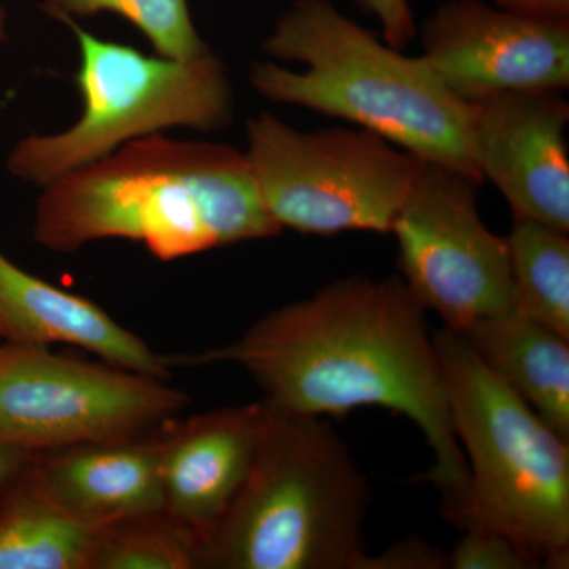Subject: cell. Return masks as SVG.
I'll use <instances>...</instances> for the list:
<instances>
[{
    "label": "cell",
    "mask_w": 569,
    "mask_h": 569,
    "mask_svg": "<svg viewBox=\"0 0 569 569\" xmlns=\"http://www.w3.org/2000/svg\"><path fill=\"white\" fill-rule=\"evenodd\" d=\"M56 20L112 13L132 22L162 58L192 61L209 52L190 18L187 0H43Z\"/></svg>",
    "instance_id": "cell-19"
},
{
    "label": "cell",
    "mask_w": 569,
    "mask_h": 569,
    "mask_svg": "<svg viewBox=\"0 0 569 569\" xmlns=\"http://www.w3.org/2000/svg\"><path fill=\"white\" fill-rule=\"evenodd\" d=\"M425 312L400 277H347L268 313L230 346L167 361L241 366L269 406L290 413L339 418L381 407L403 415L425 433L436 458L425 478L459 526L470 505V473Z\"/></svg>",
    "instance_id": "cell-1"
},
{
    "label": "cell",
    "mask_w": 569,
    "mask_h": 569,
    "mask_svg": "<svg viewBox=\"0 0 569 569\" xmlns=\"http://www.w3.org/2000/svg\"><path fill=\"white\" fill-rule=\"evenodd\" d=\"M6 342V340H3V337L2 335H0V347H2V343Z\"/></svg>",
    "instance_id": "cell-26"
},
{
    "label": "cell",
    "mask_w": 569,
    "mask_h": 569,
    "mask_svg": "<svg viewBox=\"0 0 569 569\" xmlns=\"http://www.w3.org/2000/svg\"><path fill=\"white\" fill-rule=\"evenodd\" d=\"M247 140L266 208L305 234L391 233L426 163L361 127L301 132L271 112L249 119Z\"/></svg>",
    "instance_id": "cell-7"
},
{
    "label": "cell",
    "mask_w": 569,
    "mask_h": 569,
    "mask_svg": "<svg viewBox=\"0 0 569 569\" xmlns=\"http://www.w3.org/2000/svg\"><path fill=\"white\" fill-rule=\"evenodd\" d=\"M7 40V13L6 10L0 7V41Z\"/></svg>",
    "instance_id": "cell-25"
},
{
    "label": "cell",
    "mask_w": 569,
    "mask_h": 569,
    "mask_svg": "<svg viewBox=\"0 0 569 569\" xmlns=\"http://www.w3.org/2000/svg\"><path fill=\"white\" fill-rule=\"evenodd\" d=\"M0 335L6 342L84 348L100 361L168 380L167 356L108 316L91 299L63 291L0 253Z\"/></svg>",
    "instance_id": "cell-14"
},
{
    "label": "cell",
    "mask_w": 569,
    "mask_h": 569,
    "mask_svg": "<svg viewBox=\"0 0 569 569\" xmlns=\"http://www.w3.org/2000/svg\"><path fill=\"white\" fill-rule=\"evenodd\" d=\"M463 535L448 556L452 569H530L538 565L503 533L481 523L463 527Z\"/></svg>",
    "instance_id": "cell-20"
},
{
    "label": "cell",
    "mask_w": 569,
    "mask_h": 569,
    "mask_svg": "<svg viewBox=\"0 0 569 569\" xmlns=\"http://www.w3.org/2000/svg\"><path fill=\"white\" fill-rule=\"evenodd\" d=\"M263 50L306 70L254 63L250 82L260 96L353 122L425 162L482 182L471 152L473 107L449 91L422 56L389 47L329 0H298Z\"/></svg>",
    "instance_id": "cell-3"
},
{
    "label": "cell",
    "mask_w": 569,
    "mask_h": 569,
    "mask_svg": "<svg viewBox=\"0 0 569 569\" xmlns=\"http://www.w3.org/2000/svg\"><path fill=\"white\" fill-rule=\"evenodd\" d=\"M462 336L505 385L560 436L569 438L567 339L516 309L482 318Z\"/></svg>",
    "instance_id": "cell-15"
},
{
    "label": "cell",
    "mask_w": 569,
    "mask_h": 569,
    "mask_svg": "<svg viewBox=\"0 0 569 569\" xmlns=\"http://www.w3.org/2000/svg\"><path fill=\"white\" fill-rule=\"evenodd\" d=\"M160 430L127 440L37 451L32 459L44 486L69 515L92 529H103L164 509Z\"/></svg>",
    "instance_id": "cell-13"
},
{
    "label": "cell",
    "mask_w": 569,
    "mask_h": 569,
    "mask_svg": "<svg viewBox=\"0 0 569 569\" xmlns=\"http://www.w3.org/2000/svg\"><path fill=\"white\" fill-rule=\"evenodd\" d=\"M280 231L246 153L156 133L44 186L33 238L61 253L130 239L173 261Z\"/></svg>",
    "instance_id": "cell-2"
},
{
    "label": "cell",
    "mask_w": 569,
    "mask_h": 569,
    "mask_svg": "<svg viewBox=\"0 0 569 569\" xmlns=\"http://www.w3.org/2000/svg\"><path fill=\"white\" fill-rule=\"evenodd\" d=\"M31 455V451H26L20 447L0 443V488L7 479L13 477L28 462Z\"/></svg>",
    "instance_id": "cell-24"
},
{
    "label": "cell",
    "mask_w": 569,
    "mask_h": 569,
    "mask_svg": "<svg viewBox=\"0 0 569 569\" xmlns=\"http://www.w3.org/2000/svg\"><path fill=\"white\" fill-rule=\"evenodd\" d=\"M515 309L569 340L568 233L515 219L508 234Z\"/></svg>",
    "instance_id": "cell-17"
},
{
    "label": "cell",
    "mask_w": 569,
    "mask_h": 569,
    "mask_svg": "<svg viewBox=\"0 0 569 569\" xmlns=\"http://www.w3.org/2000/svg\"><path fill=\"white\" fill-rule=\"evenodd\" d=\"M452 429L470 473L460 529L481 523L511 539L538 567L567 568L568 438L489 369L466 337L433 336Z\"/></svg>",
    "instance_id": "cell-5"
},
{
    "label": "cell",
    "mask_w": 569,
    "mask_h": 569,
    "mask_svg": "<svg viewBox=\"0 0 569 569\" xmlns=\"http://www.w3.org/2000/svg\"><path fill=\"white\" fill-rule=\"evenodd\" d=\"M252 467L201 569H366L369 486L320 417L269 406Z\"/></svg>",
    "instance_id": "cell-4"
},
{
    "label": "cell",
    "mask_w": 569,
    "mask_h": 569,
    "mask_svg": "<svg viewBox=\"0 0 569 569\" xmlns=\"http://www.w3.org/2000/svg\"><path fill=\"white\" fill-rule=\"evenodd\" d=\"M498 9L548 20H569V0H496Z\"/></svg>",
    "instance_id": "cell-23"
},
{
    "label": "cell",
    "mask_w": 569,
    "mask_h": 569,
    "mask_svg": "<svg viewBox=\"0 0 569 569\" xmlns=\"http://www.w3.org/2000/svg\"><path fill=\"white\" fill-rule=\"evenodd\" d=\"M189 402L163 378L48 346L0 347V443L26 451L151 436Z\"/></svg>",
    "instance_id": "cell-8"
},
{
    "label": "cell",
    "mask_w": 569,
    "mask_h": 569,
    "mask_svg": "<svg viewBox=\"0 0 569 569\" xmlns=\"http://www.w3.org/2000/svg\"><path fill=\"white\" fill-rule=\"evenodd\" d=\"M421 43L430 69L468 103L569 88V20L492 9L481 0H451L426 21Z\"/></svg>",
    "instance_id": "cell-10"
},
{
    "label": "cell",
    "mask_w": 569,
    "mask_h": 569,
    "mask_svg": "<svg viewBox=\"0 0 569 569\" xmlns=\"http://www.w3.org/2000/svg\"><path fill=\"white\" fill-rule=\"evenodd\" d=\"M448 568L447 553L425 542L406 541L381 556L367 559L366 569H441Z\"/></svg>",
    "instance_id": "cell-22"
},
{
    "label": "cell",
    "mask_w": 569,
    "mask_h": 569,
    "mask_svg": "<svg viewBox=\"0 0 569 569\" xmlns=\"http://www.w3.org/2000/svg\"><path fill=\"white\" fill-rule=\"evenodd\" d=\"M203 541L164 509L103 527L91 569H201Z\"/></svg>",
    "instance_id": "cell-18"
},
{
    "label": "cell",
    "mask_w": 569,
    "mask_h": 569,
    "mask_svg": "<svg viewBox=\"0 0 569 569\" xmlns=\"http://www.w3.org/2000/svg\"><path fill=\"white\" fill-rule=\"evenodd\" d=\"M62 22L80 48L74 81L84 108L66 132L18 142L7 168L22 181L48 186L127 142L171 127L212 132L230 122L233 93L222 61L211 51L176 61L99 39L74 20Z\"/></svg>",
    "instance_id": "cell-6"
},
{
    "label": "cell",
    "mask_w": 569,
    "mask_h": 569,
    "mask_svg": "<svg viewBox=\"0 0 569 569\" xmlns=\"http://www.w3.org/2000/svg\"><path fill=\"white\" fill-rule=\"evenodd\" d=\"M471 152L515 219L569 233V104L561 92L500 93L471 103Z\"/></svg>",
    "instance_id": "cell-11"
},
{
    "label": "cell",
    "mask_w": 569,
    "mask_h": 569,
    "mask_svg": "<svg viewBox=\"0 0 569 569\" xmlns=\"http://www.w3.org/2000/svg\"><path fill=\"white\" fill-rule=\"evenodd\" d=\"M366 13L373 14L381 22L383 39L396 50H406L417 37L418 29L408 0H356Z\"/></svg>",
    "instance_id": "cell-21"
},
{
    "label": "cell",
    "mask_w": 569,
    "mask_h": 569,
    "mask_svg": "<svg viewBox=\"0 0 569 569\" xmlns=\"http://www.w3.org/2000/svg\"><path fill=\"white\" fill-rule=\"evenodd\" d=\"M264 400L171 419L160 430L163 508L201 541L224 515L263 436Z\"/></svg>",
    "instance_id": "cell-12"
},
{
    "label": "cell",
    "mask_w": 569,
    "mask_h": 569,
    "mask_svg": "<svg viewBox=\"0 0 569 569\" xmlns=\"http://www.w3.org/2000/svg\"><path fill=\"white\" fill-rule=\"evenodd\" d=\"M478 186L426 162L391 227L400 279L422 309L459 335L515 309L507 239L482 222Z\"/></svg>",
    "instance_id": "cell-9"
},
{
    "label": "cell",
    "mask_w": 569,
    "mask_h": 569,
    "mask_svg": "<svg viewBox=\"0 0 569 569\" xmlns=\"http://www.w3.org/2000/svg\"><path fill=\"white\" fill-rule=\"evenodd\" d=\"M99 531L56 501L32 455L0 488V569H91Z\"/></svg>",
    "instance_id": "cell-16"
}]
</instances>
